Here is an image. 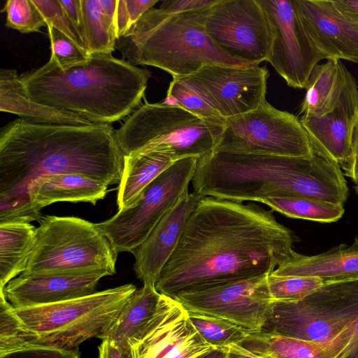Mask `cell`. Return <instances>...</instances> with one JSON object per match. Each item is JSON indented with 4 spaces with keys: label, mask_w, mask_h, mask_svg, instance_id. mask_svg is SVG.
Wrapping results in <instances>:
<instances>
[{
    "label": "cell",
    "mask_w": 358,
    "mask_h": 358,
    "mask_svg": "<svg viewBox=\"0 0 358 358\" xmlns=\"http://www.w3.org/2000/svg\"><path fill=\"white\" fill-rule=\"evenodd\" d=\"M292 231L272 210L203 197L188 218L155 288L172 298L271 274L294 252Z\"/></svg>",
    "instance_id": "obj_1"
},
{
    "label": "cell",
    "mask_w": 358,
    "mask_h": 358,
    "mask_svg": "<svg viewBox=\"0 0 358 358\" xmlns=\"http://www.w3.org/2000/svg\"><path fill=\"white\" fill-rule=\"evenodd\" d=\"M124 157L110 124L10 122L0 133V224L41 220L29 192L41 178L77 174L120 183Z\"/></svg>",
    "instance_id": "obj_2"
},
{
    "label": "cell",
    "mask_w": 358,
    "mask_h": 358,
    "mask_svg": "<svg viewBox=\"0 0 358 358\" xmlns=\"http://www.w3.org/2000/svg\"><path fill=\"white\" fill-rule=\"evenodd\" d=\"M20 76L32 99L92 123L110 124L142 105L151 73L112 55L94 54L66 69L50 55L41 67Z\"/></svg>",
    "instance_id": "obj_3"
},
{
    "label": "cell",
    "mask_w": 358,
    "mask_h": 358,
    "mask_svg": "<svg viewBox=\"0 0 358 358\" xmlns=\"http://www.w3.org/2000/svg\"><path fill=\"white\" fill-rule=\"evenodd\" d=\"M335 182L325 158L213 150L198 159L192 180L201 197L237 202L296 197L327 201Z\"/></svg>",
    "instance_id": "obj_4"
},
{
    "label": "cell",
    "mask_w": 358,
    "mask_h": 358,
    "mask_svg": "<svg viewBox=\"0 0 358 358\" xmlns=\"http://www.w3.org/2000/svg\"><path fill=\"white\" fill-rule=\"evenodd\" d=\"M203 10L172 13L152 8L123 36L115 49L133 66L187 76L211 64L245 66L221 51L204 31Z\"/></svg>",
    "instance_id": "obj_5"
},
{
    "label": "cell",
    "mask_w": 358,
    "mask_h": 358,
    "mask_svg": "<svg viewBox=\"0 0 358 358\" xmlns=\"http://www.w3.org/2000/svg\"><path fill=\"white\" fill-rule=\"evenodd\" d=\"M136 289L125 284L73 299L14 308L31 345L73 350L88 339L101 338Z\"/></svg>",
    "instance_id": "obj_6"
},
{
    "label": "cell",
    "mask_w": 358,
    "mask_h": 358,
    "mask_svg": "<svg viewBox=\"0 0 358 358\" xmlns=\"http://www.w3.org/2000/svg\"><path fill=\"white\" fill-rule=\"evenodd\" d=\"M224 127L180 107L145 100L116 130V138L124 155L159 152L176 162L213 151Z\"/></svg>",
    "instance_id": "obj_7"
},
{
    "label": "cell",
    "mask_w": 358,
    "mask_h": 358,
    "mask_svg": "<svg viewBox=\"0 0 358 358\" xmlns=\"http://www.w3.org/2000/svg\"><path fill=\"white\" fill-rule=\"evenodd\" d=\"M117 257L96 224L77 217L46 216L36 228L23 273L103 271L113 275Z\"/></svg>",
    "instance_id": "obj_8"
},
{
    "label": "cell",
    "mask_w": 358,
    "mask_h": 358,
    "mask_svg": "<svg viewBox=\"0 0 358 358\" xmlns=\"http://www.w3.org/2000/svg\"><path fill=\"white\" fill-rule=\"evenodd\" d=\"M358 319V278L324 283L304 299L273 302L261 331L327 342Z\"/></svg>",
    "instance_id": "obj_9"
},
{
    "label": "cell",
    "mask_w": 358,
    "mask_h": 358,
    "mask_svg": "<svg viewBox=\"0 0 358 358\" xmlns=\"http://www.w3.org/2000/svg\"><path fill=\"white\" fill-rule=\"evenodd\" d=\"M190 157L174 162L143 191L131 207L96 223L118 254L132 252L148 237L163 216L189 190L198 162Z\"/></svg>",
    "instance_id": "obj_10"
},
{
    "label": "cell",
    "mask_w": 358,
    "mask_h": 358,
    "mask_svg": "<svg viewBox=\"0 0 358 358\" xmlns=\"http://www.w3.org/2000/svg\"><path fill=\"white\" fill-rule=\"evenodd\" d=\"M214 150L288 157L315 154L300 120L266 100L253 110L227 118Z\"/></svg>",
    "instance_id": "obj_11"
},
{
    "label": "cell",
    "mask_w": 358,
    "mask_h": 358,
    "mask_svg": "<svg viewBox=\"0 0 358 358\" xmlns=\"http://www.w3.org/2000/svg\"><path fill=\"white\" fill-rule=\"evenodd\" d=\"M203 29L229 57L247 65L268 61L273 36L258 0H217L205 10Z\"/></svg>",
    "instance_id": "obj_12"
},
{
    "label": "cell",
    "mask_w": 358,
    "mask_h": 358,
    "mask_svg": "<svg viewBox=\"0 0 358 358\" xmlns=\"http://www.w3.org/2000/svg\"><path fill=\"white\" fill-rule=\"evenodd\" d=\"M268 19L273 42L268 61L289 87L306 88L313 68L324 59L310 39L295 0H258Z\"/></svg>",
    "instance_id": "obj_13"
},
{
    "label": "cell",
    "mask_w": 358,
    "mask_h": 358,
    "mask_svg": "<svg viewBox=\"0 0 358 358\" xmlns=\"http://www.w3.org/2000/svg\"><path fill=\"white\" fill-rule=\"evenodd\" d=\"M268 275L239 280L175 297L187 311L230 321L250 332L261 331L273 300Z\"/></svg>",
    "instance_id": "obj_14"
},
{
    "label": "cell",
    "mask_w": 358,
    "mask_h": 358,
    "mask_svg": "<svg viewBox=\"0 0 358 358\" xmlns=\"http://www.w3.org/2000/svg\"><path fill=\"white\" fill-rule=\"evenodd\" d=\"M129 348L131 358H199L214 349L195 329L184 306L164 294Z\"/></svg>",
    "instance_id": "obj_15"
},
{
    "label": "cell",
    "mask_w": 358,
    "mask_h": 358,
    "mask_svg": "<svg viewBox=\"0 0 358 358\" xmlns=\"http://www.w3.org/2000/svg\"><path fill=\"white\" fill-rule=\"evenodd\" d=\"M190 76L225 119L253 110L266 101L269 72L265 66L211 64Z\"/></svg>",
    "instance_id": "obj_16"
},
{
    "label": "cell",
    "mask_w": 358,
    "mask_h": 358,
    "mask_svg": "<svg viewBox=\"0 0 358 358\" xmlns=\"http://www.w3.org/2000/svg\"><path fill=\"white\" fill-rule=\"evenodd\" d=\"M313 43L327 60L358 63V22L333 0H295Z\"/></svg>",
    "instance_id": "obj_17"
},
{
    "label": "cell",
    "mask_w": 358,
    "mask_h": 358,
    "mask_svg": "<svg viewBox=\"0 0 358 358\" xmlns=\"http://www.w3.org/2000/svg\"><path fill=\"white\" fill-rule=\"evenodd\" d=\"M300 121L315 153L343 169L350 157L352 132L358 121V87L353 76L350 74L331 111L319 117L301 116Z\"/></svg>",
    "instance_id": "obj_18"
},
{
    "label": "cell",
    "mask_w": 358,
    "mask_h": 358,
    "mask_svg": "<svg viewBox=\"0 0 358 358\" xmlns=\"http://www.w3.org/2000/svg\"><path fill=\"white\" fill-rule=\"evenodd\" d=\"M103 271L78 273H21L0 291L15 308L54 303L96 292Z\"/></svg>",
    "instance_id": "obj_19"
},
{
    "label": "cell",
    "mask_w": 358,
    "mask_h": 358,
    "mask_svg": "<svg viewBox=\"0 0 358 358\" xmlns=\"http://www.w3.org/2000/svg\"><path fill=\"white\" fill-rule=\"evenodd\" d=\"M202 198L187 190L163 216L146 240L131 252L135 258L134 271L143 284L155 286L180 241L188 218Z\"/></svg>",
    "instance_id": "obj_20"
},
{
    "label": "cell",
    "mask_w": 358,
    "mask_h": 358,
    "mask_svg": "<svg viewBox=\"0 0 358 358\" xmlns=\"http://www.w3.org/2000/svg\"><path fill=\"white\" fill-rule=\"evenodd\" d=\"M271 274L316 277L324 283L358 278V238L350 245L341 244L315 255H303L294 251L292 257Z\"/></svg>",
    "instance_id": "obj_21"
},
{
    "label": "cell",
    "mask_w": 358,
    "mask_h": 358,
    "mask_svg": "<svg viewBox=\"0 0 358 358\" xmlns=\"http://www.w3.org/2000/svg\"><path fill=\"white\" fill-rule=\"evenodd\" d=\"M0 111L15 114L27 122L44 124L89 125L81 116L55 108L30 98L15 69L0 71Z\"/></svg>",
    "instance_id": "obj_22"
},
{
    "label": "cell",
    "mask_w": 358,
    "mask_h": 358,
    "mask_svg": "<svg viewBox=\"0 0 358 358\" xmlns=\"http://www.w3.org/2000/svg\"><path fill=\"white\" fill-rule=\"evenodd\" d=\"M108 185L77 174H62L38 179L30 188L29 197L36 212L59 201L88 202L95 205L108 192Z\"/></svg>",
    "instance_id": "obj_23"
},
{
    "label": "cell",
    "mask_w": 358,
    "mask_h": 358,
    "mask_svg": "<svg viewBox=\"0 0 358 358\" xmlns=\"http://www.w3.org/2000/svg\"><path fill=\"white\" fill-rule=\"evenodd\" d=\"M350 72L341 61L327 60L311 71L301 105V116H322L338 103Z\"/></svg>",
    "instance_id": "obj_24"
},
{
    "label": "cell",
    "mask_w": 358,
    "mask_h": 358,
    "mask_svg": "<svg viewBox=\"0 0 358 358\" xmlns=\"http://www.w3.org/2000/svg\"><path fill=\"white\" fill-rule=\"evenodd\" d=\"M160 296L155 285L143 284L131 296L115 322L100 339H108L116 345L129 350L131 341L154 315Z\"/></svg>",
    "instance_id": "obj_25"
},
{
    "label": "cell",
    "mask_w": 358,
    "mask_h": 358,
    "mask_svg": "<svg viewBox=\"0 0 358 358\" xmlns=\"http://www.w3.org/2000/svg\"><path fill=\"white\" fill-rule=\"evenodd\" d=\"M174 162L159 152L124 155L117 195L118 210L133 206L145 188Z\"/></svg>",
    "instance_id": "obj_26"
},
{
    "label": "cell",
    "mask_w": 358,
    "mask_h": 358,
    "mask_svg": "<svg viewBox=\"0 0 358 358\" xmlns=\"http://www.w3.org/2000/svg\"><path fill=\"white\" fill-rule=\"evenodd\" d=\"M36 228L30 223L0 224V291L26 268Z\"/></svg>",
    "instance_id": "obj_27"
},
{
    "label": "cell",
    "mask_w": 358,
    "mask_h": 358,
    "mask_svg": "<svg viewBox=\"0 0 358 358\" xmlns=\"http://www.w3.org/2000/svg\"><path fill=\"white\" fill-rule=\"evenodd\" d=\"M240 345L262 358H327L322 342L263 331L249 333Z\"/></svg>",
    "instance_id": "obj_28"
},
{
    "label": "cell",
    "mask_w": 358,
    "mask_h": 358,
    "mask_svg": "<svg viewBox=\"0 0 358 358\" xmlns=\"http://www.w3.org/2000/svg\"><path fill=\"white\" fill-rule=\"evenodd\" d=\"M161 103L180 107L206 121L225 124L226 119L191 76L173 77L166 96Z\"/></svg>",
    "instance_id": "obj_29"
},
{
    "label": "cell",
    "mask_w": 358,
    "mask_h": 358,
    "mask_svg": "<svg viewBox=\"0 0 358 358\" xmlns=\"http://www.w3.org/2000/svg\"><path fill=\"white\" fill-rule=\"evenodd\" d=\"M82 39L87 53L112 55L116 36L103 13L100 0H80Z\"/></svg>",
    "instance_id": "obj_30"
},
{
    "label": "cell",
    "mask_w": 358,
    "mask_h": 358,
    "mask_svg": "<svg viewBox=\"0 0 358 358\" xmlns=\"http://www.w3.org/2000/svg\"><path fill=\"white\" fill-rule=\"evenodd\" d=\"M273 211L288 217L321 223L339 220L345 213L343 205L334 204L309 198L276 197L263 200Z\"/></svg>",
    "instance_id": "obj_31"
},
{
    "label": "cell",
    "mask_w": 358,
    "mask_h": 358,
    "mask_svg": "<svg viewBox=\"0 0 358 358\" xmlns=\"http://www.w3.org/2000/svg\"><path fill=\"white\" fill-rule=\"evenodd\" d=\"M187 313L195 329L201 338L214 348H224L231 345H240L250 333L222 318L196 312Z\"/></svg>",
    "instance_id": "obj_32"
},
{
    "label": "cell",
    "mask_w": 358,
    "mask_h": 358,
    "mask_svg": "<svg viewBox=\"0 0 358 358\" xmlns=\"http://www.w3.org/2000/svg\"><path fill=\"white\" fill-rule=\"evenodd\" d=\"M31 345L15 308L0 295V358Z\"/></svg>",
    "instance_id": "obj_33"
},
{
    "label": "cell",
    "mask_w": 358,
    "mask_h": 358,
    "mask_svg": "<svg viewBox=\"0 0 358 358\" xmlns=\"http://www.w3.org/2000/svg\"><path fill=\"white\" fill-rule=\"evenodd\" d=\"M270 294L274 301H299L320 288L324 283L311 276H275L267 278Z\"/></svg>",
    "instance_id": "obj_34"
},
{
    "label": "cell",
    "mask_w": 358,
    "mask_h": 358,
    "mask_svg": "<svg viewBox=\"0 0 358 358\" xmlns=\"http://www.w3.org/2000/svg\"><path fill=\"white\" fill-rule=\"evenodd\" d=\"M1 12L6 13V27L22 34L41 32L46 22L32 0H8Z\"/></svg>",
    "instance_id": "obj_35"
},
{
    "label": "cell",
    "mask_w": 358,
    "mask_h": 358,
    "mask_svg": "<svg viewBox=\"0 0 358 358\" xmlns=\"http://www.w3.org/2000/svg\"><path fill=\"white\" fill-rule=\"evenodd\" d=\"M47 29L50 42L51 56L62 69H66L84 63L90 57L85 49L52 26L48 25Z\"/></svg>",
    "instance_id": "obj_36"
},
{
    "label": "cell",
    "mask_w": 358,
    "mask_h": 358,
    "mask_svg": "<svg viewBox=\"0 0 358 358\" xmlns=\"http://www.w3.org/2000/svg\"><path fill=\"white\" fill-rule=\"evenodd\" d=\"M32 1L43 16L47 26H52L55 29L65 35L76 45L85 49L80 36L59 0Z\"/></svg>",
    "instance_id": "obj_37"
},
{
    "label": "cell",
    "mask_w": 358,
    "mask_h": 358,
    "mask_svg": "<svg viewBox=\"0 0 358 358\" xmlns=\"http://www.w3.org/2000/svg\"><path fill=\"white\" fill-rule=\"evenodd\" d=\"M159 0H117L114 29L116 38L125 35Z\"/></svg>",
    "instance_id": "obj_38"
},
{
    "label": "cell",
    "mask_w": 358,
    "mask_h": 358,
    "mask_svg": "<svg viewBox=\"0 0 358 358\" xmlns=\"http://www.w3.org/2000/svg\"><path fill=\"white\" fill-rule=\"evenodd\" d=\"M331 358H358V319L327 342Z\"/></svg>",
    "instance_id": "obj_39"
},
{
    "label": "cell",
    "mask_w": 358,
    "mask_h": 358,
    "mask_svg": "<svg viewBox=\"0 0 358 358\" xmlns=\"http://www.w3.org/2000/svg\"><path fill=\"white\" fill-rule=\"evenodd\" d=\"M2 358H80L78 348L67 350L55 347L31 345L7 355Z\"/></svg>",
    "instance_id": "obj_40"
},
{
    "label": "cell",
    "mask_w": 358,
    "mask_h": 358,
    "mask_svg": "<svg viewBox=\"0 0 358 358\" xmlns=\"http://www.w3.org/2000/svg\"><path fill=\"white\" fill-rule=\"evenodd\" d=\"M217 0H167L162 1L159 8L172 13L196 11L207 8Z\"/></svg>",
    "instance_id": "obj_41"
},
{
    "label": "cell",
    "mask_w": 358,
    "mask_h": 358,
    "mask_svg": "<svg viewBox=\"0 0 358 358\" xmlns=\"http://www.w3.org/2000/svg\"><path fill=\"white\" fill-rule=\"evenodd\" d=\"M342 170L345 176L358 183V121L352 132L350 157Z\"/></svg>",
    "instance_id": "obj_42"
},
{
    "label": "cell",
    "mask_w": 358,
    "mask_h": 358,
    "mask_svg": "<svg viewBox=\"0 0 358 358\" xmlns=\"http://www.w3.org/2000/svg\"><path fill=\"white\" fill-rule=\"evenodd\" d=\"M62 7L71 20L82 39V11L80 0H59Z\"/></svg>",
    "instance_id": "obj_43"
},
{
    "label": "cell",
    "mask_w": 358,
    "mask_h": 358,
    "mask_svg": "<svg viewBox=\"0 0 358 358\" xmlns=\"http://www.w3.org/2000/svg\"><path fill=\"white\" fill-rule=\"evenodd\" d=\"M99 345V358H131L130 349L122 348L108 339H102Z\"/></svg>",
    "instance_id": "obj_44"
},
{
    "label": "cell",
    "mask_w": 358,
    "mask_h": 358,
    "mask_svg": "<svg viewBox=\"0 0 358 358\" xmlns=\"http://www.w3.org/2000/svg\"><path fill=\"white\" fill-rule=\"evenodd\" d=\"M336 6L344 14L358 22V0H333Z\"/></svg>",
    "instance_id": "obj_45"
},
{
    "label": "cell",
    "mask_w": 358,
    "mask_h": 358,
    "mask_svg": "<svg viewBox=\"0 0 358 358\" xmlns=\"http://www.w3.org/2000/svg\"><path fill=\"white\" fill-rule=\"evenodd\" d=\"M227 350V358H262L259 357L240 345H231L226 347Z\"/></svg>",
    "instance_id": "obj_46"
},
{
    "label": "cell",
    "mask_w": 358,
    "mask_h": 358,
    "mask_svg": "<svg viewBox=\"0 0 358 358\" xmlns=\"http://www.w3.org/2000/svg\"><path fill=\"white\" fill-rule=\"evenodd\" d=\"M227 350L224 348H214L199 358H227Z\"/></svg>",
    "instance_id": "obj_47"
},
{
    "label": "cell",
    "mask_w": 358,
    "mask_h": 358,
    "mask_svg": "<svg viewBox=\"0 0 358 358\" xmlns=\"http://www.w3.org/2000/svg\"><path fill=\"white\" fill-rule=\"evenodd\" d=\"M354 189H355V194L358 196V183L355 184Z\"/></svg>",
    "instance_id": "obj_48"
}]
</instances>
